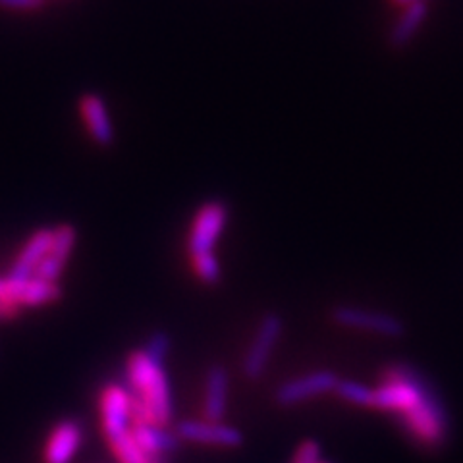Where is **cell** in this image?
<instances>
[{"label":"cell","instance_id":"obj_24","mask_svg":"<svg viewBox=\"0 0 463 463\" xmlns=\"http://www.w3.org/2000/svg\"><path fill=\"white\" fill-rule=\"evenodd\" d=\"M394 5H398V6H411V5H419V3H429V0H392Z\"/></svg>","mask_w":463,"mask_h":463},{"label":"cell","instance_id":"obj_15","mask_svg":"<svg viewBox=\"0 0 463 463\" xmlns=\"http://www.w3.org/2000/svg\"><path fill=\"white\" fill-rule=\"evenodd\" d=\"M427 14H429L427 3L405 6L403 14L398 18V22L392 27V32H390V35H388L390 45L396 49H402L403 45H408V43L417 35L419 27H421L423 22L427 20Z\"/></svg>","mask_w":463,"mask_h":463},{"label":"cell","instance_id":"obj_9","mask_svg":"<svg viewBox=\"0 0 463 463\" xmlns=\"http://www.w3.org/2000/svg\"><path fill=\"white\" fill-rule=\"evenodd\" d=\"M76 241H78L76 226H71V224L56 226L54 234H52L51 250L45 257H43L39 267L35 269L33 279L56 282L66 267V260H68L71 250H74Z\"/></svg>","mask_w":463,"mask_h":463},{"label":"cell","instance_id":"obj_25","mask_svg":"<svg viewBox=\"0 0 463 463\" xmlns=\"http://www.w3.org/2000/svg\"><path fill=\"white\" fill-rule=\"evenodd\" d=\"M318 463H326V461H318Z\"/></svg>","mask_w":463,"mask_h":463},{"label":"cell","instance_id":"obj_10","mask_svg":"<svg viewBox=\"0 0 463 463\" xmlns=\"http://www.w3.org/2000/svg\"><path fill=\"white\" fill-rule=\"evenodd\" d=\"M176 434L182 440L197 444L236 448L243 442L241 432L236 427L224 425L222 421H182L176 425Z\"/></svg>","mask_w":463,"mask_h":463},{"label":"cell","instance_id":"obj_16","mask_svg":"<svg viewBox=\"0 0 463 463\" xmlns=\"http://www.w3.org/2000/svg\"><path fill=\"white\" fill-rule=\"evenodd\" d=\"M61 296L62 289L56 282L32 279L18 289L16 296H14V301H16L20 307H35L61 299Z\"/></svg>","mask_w":463,"mask_h":463},{"label":"cell","instance_id":"obj_13","mask_svg":"<svg viewBox=\"0 0 463 463\" xmlns=\"http://www.w3.org/2000/svg\"><path fill=\"white\" fill-rule=\"evenodd\" d=\"M228 371L222 365H213L205 379V402H203V415L207 421H222L228 405Z\"/></svg>","mask_w":463,"mask_h":463},{"label":"cell","instance_id":"obj_23","mask_svg":"<svg viewBox=\"0 0 463 463\" xmlns=\"http://www.w3.org/2000/svg\"><path fill=\"white\" fill-rule=\"evenodd\" d=\"M0 301H10V303H14V301L10 299V296H8L6 279H0ZM16 306H18V303H16Z\"/></svg>","mask_w":463,"mask_h":463},{"label":"cell","instance_id":"obj_22","mask_svg":"<svg viewBox=\"0 0 463 463\" xmlns=\"http://www.w3.org/2000/svg\"><path fill=\"white\" fill-rule=\"evenodd\" d=\"M45 0H0V6L8 10H35L43 6Z\"/></svg>","mask_w":463,"mask_h":463},{"label":"cell","instance_id":"obj_3","mask_svg":"<svg viewBox=\"0 0 463 463\" xmlns=\"http://www.w3.org/2000/svg\"><path fill=\"white\" fill-rule=\"evenodd\" d=\"M284 321L279 313H267L257 326L253 342L250 345L248 354L243 357V376L250 381H259L265 373V367L270 359L274 345L279 344L282 336Z\"/></svg>","mask_w":463,"mask_h":463},{"label":"cell","instance_id":"obj_19","mask_svg":"<svg viewBox=\"0 0 463 463\" xmlns=\"http://www.w3.org/2000/svg\"><path fill=\"white\" fill-rule=\"evenodd\" d=\"M194 259V269L197 272V277L207 282V284H216L221 280V265H219V259L214 257V253H203Z\"/></svg>","mask_w":463,"mask_h":463},{"label":"cell","instance_id":"obj_12","mask_svg":"<svg viewBox=\"0 0 463 463\" xmlns=\"http://www.w3.org/2000/svg\"><path fill=\"white\" fill-rule=\"evenodd\" d=\"M81 439L83 430L80 423L71 421V419L58 423L52 429L45 448V463H70L80 450Z\"/></svg>","mask_w":463,"mask_h":463},{"label":"cell","instance_id":"obj_17","mask_svg":"<svg viewBox=\"0 0 463 463\" xmlns=\"http://www.w3.org/2000/svg\"><path fill=\"white\" fill-rule=\"evenodd\" d=\"M110 450L120 463H155L147 454L141 450V446L134 439L132 429L109 439Z\"/></svg>","mask_w":463,"mask_h":463},{"label":"cell","instance_id":"obj_18","mask_svg":"<svg viewBox=\"0 0 463 463\" xmlns=\"http://www.w3.org/2000/svg\"><path fill=\"white\" fill-rule=\"evenodd\" d=\"M335 392L347 400L350 403H355V405H367V408H371V402H373V390L365 384H359V383H354V381H338Z\"/></svg>","mask_w":463,"mask_h":463},{"label":"cell","instance_id":"obj_1","mask_svg":"<svg viewBox=\"0 0 463 463\" xmlns=\"http://www.w3.org/2000/svg\"><path fill=\"white\" fill-rule=\"evenodd\" d=\"M371 408L398 413L403 429L427 448L446 440L448 419L442 403L408 365L396 364L383 371L379 388L373 390Z\"/></svg>","mask_w":463,"mask_h":463},{"label":"cell","instance_id":"obj_11","mask_svg":"<svg viewBox=\"0 0 463 463\" xmlns=\"http://www.w3.org/2000/svg\"><path fill=\"white\" fill-rule=\"evenodd\" d=\"M80 112L87 126V132L91 134L95 143L103 145V147L114 143V126L103 99L97 93H85L80 99Z\"/></svg>","mask_w":463,"mask_h":463},{"label":"cell","instance_id":"obj_20","mask_svg":"<svg viewBox=\"0 0 463 463\" xmlns=\"http://www.w3.org/2000/svg\"><path fill=\"white\" fill-rule=\"evenodd\" d=\"M168 350H170V336L163 330H158V332H155V335H151V338L147 340V345L143 347L145 354H147L155 361H161V364L165 361V355L168 354Z\"/></svg>","mask_w":463,"mask_h":463},{"label":"cell","instance_id":"obj_14","mask_svg":"<svg viewBox=\"0 0 463 463\" xmlns=\"http://www.w3.org/2000/svg\"><path fill=\"white\" fill-rule=\"evenodd\" d=\"M132 434L141 446V450L147 454L155 463L161 461V458L174 450L178 446V434L176 432H166L165 427H156L149 423H134Z\"/></svg>","mask_w":463,"mask_h":463},{"label":"cell","instance_id":"obj_4","mask_svg":"<svg viewBox=\"0 0 463 463\" xmlns=\"http://www.w3.org/2000/svg\"><path fill=\"white\" fill-rule=\"evenodd\" d=\"M228 221V209L222 201H209L203 205L192 224V234L187 240V250L192 257L211 253L216 240L221 238Z\"/></svg>","mask_w":463,"mask_h":463},{"label":"cell","instance_id":"obj_6","mask_svg":"<svg viewBox=\"0 0 463 463\" xmlns=\"http://www.w3.org/2000/svg\"><path fill=\"white\" fill-rule=\"evenodd\" d=\"M100 423L107 440L132 429V396L120 384H107L99 398Z\"/></svg>","mask_w":463,"mask_h":463},{"label":"cell","instance_id":"obj_21","mask_svg":"<svg viewBox=\"0 0 463 463\" xmlns=\"http://www.w3.org/2000/svg\"><path fill=\"white\" fill-rule=\"evenodd\" d=\"M321 461V446L315 440L301 442L292 463H318Z\"/></svg>","mask_w":463,"mask_h":463},{"label":"cell","instance_id":"obj_7","mask_svg":"<svg viewBox=\"0 0 463 463\" xmlns=\"http://www.w3.org/2000/svg\"><path fill=\"white\" fill-rule=\"evenodd\" d=\"M332 318H335V321L342 326L367 330V332H374V335L390 336V338L403 336L405 332V326L400 318L386 313L367 311L361 307H350V306L335 307L332 309Z\"/></svg>","mask_w":463,"mask_h":463},{"label":"cell","instance_id":"obj_5","mask_svg":"<svg viewBox=\"0 0 463 463\" xmlns=\"http://www.w3.org/2000/svg\"><path fill=\"white\" fill-rule=\"evenodd\" d=\"M52 234L54 228H39L35 234L27 240V243L24 245L22 253L18 255L16 263H14L10 274L6 277V288H8V296L14 301V296H16L18 289L27 282L33 279V272L39 267V263L43 260L51 250L52 243ZM16 303V301H14Z\"/></svg>","mask_w":463,"mask_h":463},{"label":"cell","instance_id":"obj_8","mask_svg":"<svg viewBox=\"0 0 463 463\" xmlns=\"http://www.w3.org/2000/svg\"><path fill=\"white\" fill-rule=\"evenodd\" d=\"M338 384V376L332 371H317L299 379L284 383L277 392H274V402L279 405H294L313 396L330 392Z\"/></svg>","mask_w":463,"mask_h":463},{"label":"cell","instance_id":"obj_2","mask_svg":"<svg viewBox=\"0 0 463 463\" xmlns=\"http://www.w3.org/2000/svg\"><path fill=\"white\" fill-rule=\"evenodd\" d=\"M126 376L132 396V425L166 427L172 419V396L161 361L136 350L126 361Z\"/></svg>","mask_w":463,"mask_h":463}]
</instances>
